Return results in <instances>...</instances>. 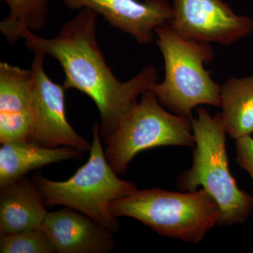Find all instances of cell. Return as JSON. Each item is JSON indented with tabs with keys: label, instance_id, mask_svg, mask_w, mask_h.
<instances>
[{
	"label": "cell",
	"instance_id": "obj_14",
	"mask_svg": "<svg viewBox=\"0 0 253 253\" xmlns=\"http://www.w3.org/2000/svg\"><path fill=\"white\" fill-rule=\"evenodd\" d=\"M220 99L226 133L234 139L253 134V75L229 78L221 86Z\"/></svg>",
	"mask_w": 253,
	"mask_h": 253
},
{
	"label": "cell",
	"instance_id": "obj_9",
	"mask_svg": "<svg viewBox=\"0 0 253 253\" xmlns=\"http://www.w3.org/2000/svg\"><path fill=\"white\" fill-rule=\"evenodd\" d=\"M71 9L89 8L113 27L134 37L141 44L154 40L156 28L169 24L172 5L167 0H63Z\"/></svg>",
	"mask_w": 253,
	"mask_h": 253
},
{
	"label": "cell",
	"instance_id": "obj_7",
	"mask_svg": "<svg viewBox=\"0 0 253 253\" xmlns=\"http://www.w3.org/2000/svg\"><path fill=\"white\" fill-rule=\"evenodd\" d=\"M34 54L31 64V109L34 120L32 142L46 148L69 146L81 151H90L91 144L80 136L68 122L66 88L51 81L46 75L44 68L46 54Z\"/></svg>",
	"mask_w": 253,
	"mask_h": 253
},
{
	"label": "cell",
	"instance_id": "obj_17",
	"mask_svg": "<svg viewBox=\"0 0 253 253\" xmlns=\"http://www.w3.org/2000/svg\"><path fill=\"white\" fill-rule=\"evenodd\" d=\"M236 146L238 163L249 173L253 181V138L248 135L236 139Z\"/></svg>",
	"mask_w": 253,
	"mask_h": 253
},
{
	"label": "cell",
	"instance_id": "obj_12",
	"mask_svg": "<svg viewBox=\"0 0 253 253\" xmlns=\"http://www.w3.org/2000/svg\"><path fill=\"white\" fill-rule=\"evenodd\" d=\"M41 192L25 176L1 187L0 234H12L42 227L47 211Z\"/></svg>",
	"mask_w": 253,
	"mask_h": 253
},
{
	"label": "cell",
	"instance_id": "obj_1",
	"mask_svg": "<svg viewBox=\"0 0 253 253\" xmlns=\"http://www.w3.org/2000/svg\"><path fill=\"white\" fill-rule=\"evenodd\" d=\"M98 14L89 8L64 23L54 38L46 39L28 30L21 39L33 52L49 55L65 74L63 86L89 96L99 110L100 134L106 140L137 104V98L157 82L158 73L147 66L129 81L121 82L106 63L96 39Z\"/></svg>",
	"mask_w": 253,
	"mask_h": 253
},
{
	"label": "cell",
	"instance_id": "obj_3",
	"mask_svg": "<svg viewBox=\"0 0 253 253\" xmlns=\"http://www.w3.org/2000/svg\"><path fill=\"white\" fill-rule=\"evenodd\" d=\"M158 48L165 61V78L151 90L161 104L178 116L192 119V110L201 104L220 106L221 86L213 81L205 63L214 59L210 43L188 41L169 25L156 28Z\"/></svg>",
	"mask_w": 253,
	"mask_h": 253
},
{
	"label": "cell",
	"instance_id": "obj_8",
	"mask_svg": "<svg viewBox=\"0 0 253 253\" xmlns=\"http://www.w3.org/2000/svg\"><path fill=\"white\" fill-rule=\"evenodd\" d=\"M169 26L188 41L230 45L253 31V20L222 0H174Z\"/></svg>",
	"mask_w": 253,
	"mask_h": 253
},
{
	"label": "cell",
	"instance_id": "obj_11",
	"mask_svg": "<svg viewBox=\"0 0 253 253\" xmlns=\"http://www.w3.org/2000/svg\"><path fill=\"white\" fill-rule=\"evenodd\" d=\"M76 211L66 207L46 214L42 227L52 241L56 252H111L115 246L113 232L86 214Z\"/></svg>",
	"mask_w": 253,
	"mask_h": 253
},
{
	"label": "cell",
	"instance_id": "obj_4",
	"mask_svg": "<svg viewBox=\"0 0 253 253\" xmlns=\"http://www.w3.org/2000/svg\"><path fill=\"white\" fill-rule=\"evenodd\" d=\"M113 217L137 219L161 235L198 244L218 224L220 208L206 190L189 193L161 189L136 190L113 201Z\"/></svg>",
	"mask_w": 253,
	"mask_h": 253
},
{
	"label": "cell",
	"instance_id": "obj_10",
	"mask_svg": "<svg viewBox=\"0 0 253 253\" xmlns=\"http://www.w3.org/2000/svg\"><path fill=\"white\" fill-rule=\"evenodd\" d=\"M33 73L0 63V141H29L34 131L31 109Z\"/></svg>",
	"mask_w": 253,
	"mask_h": 253
},
{
	"label": "cell",
	"instance_id": "obj_5",
	"mask_svg": "<svg viewBox=\"0 0 253 253\" xmlns=\"http://www.w3.org/2000/svg\"><path fill=\"white\" fill-rule=\"evenodd\" d=\"M92 134L89 159L74 175L66 181H56L36 174L33 182L46 206L71 208L114 233L118 223L110 211L111 204L137 189L134 183L120 179L109 164L101 145L99 125H94Z\"/></svg>",
	"mask_w": 253,
	"mask_h": 253
},
{
	"label": "cell",
	"instance_id": "obj_15",
	"mask_svg": "<svg viewBox=\"0 0 253 253\" xmlns=\"http://www.w3.org/2000/svg\"><path fill=\"white\" fill-rule=\"evenodd\" d=\"M7 5L9 14L0 23V32L11 44L20 39L23 32L35 33L45 26L49 0H1Z\"/></svg>",
	"mask_w": 253,
	"mask_h": 253
},
{
	"label": "cell",
	"instance_id": "obj_6",
	"mask_svg": "<svg viewBox=\"0 0 253 253\" xmlns=\"http://www.w3.org/2000/svg\"><path fill=\"white\" fill-rule=\"evenodd\" d=\"M191 120L168 112L153 91H146L105 140L106 158L116 174H122L141 151L163 146L194 147Z\"/></svg>",
	"mask_w": 253,
	"mask_h": 253
},
{
	"label": "cell",
	"instance_id": "obj_16",
	"mask_svg": "<svg viewBox=\"0 0 253 253\" xmlns=\"http://www.w3.org/2000/svg\"><path fill=\"white\" fill-rule=\"evenodd\" d=\"M1 253H56L52 241L42 229H31L12 234H0Z\"/></svg>",
	"mask_w": 253,
	"mask_h": 253
},
{
	"label": "cell",
	"instance_id": "obj_13",
	"mask_svg": "<svg viewBox=\"0 0 253 253\" xmlns=\"http://www.w3.org/2000/svg\"><path fill=\"white\" fill-rule=\"evenodd\" d=\"M83 151L69 146L46 148L32 141H15L0 148V186L18 180L30 171L51 163L78 160Z\"/></svg>",
	"mask_w": 253,
	"mask_h": 253
},
{
	"label": "cell",
	"instance_id": "obj_2",
	"mask_svg": "<svg viewBox=\"0 0 253 253\" xmlns=\"http://www.w3.org/2000/svg\"><path fill=\"white\" fill-rule=\"evenodd\" d=\"M191 123L196 146L194 160L191 169L179 176V186L189 191L201 186L215 200L221 212L218 225L244 222L252 212L253 196L238 187L229 170L221 113L212 117L201 108Z\"/></svg>",
	"mask_w": 253,
	"mask_h": 253
}]
</instances>
